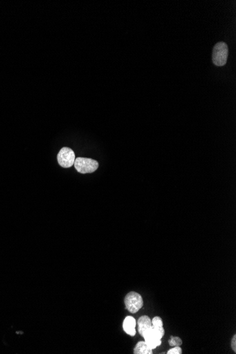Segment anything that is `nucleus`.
I'll list each match as a JSON object with an SVG mask.
<instances>
[{
  "instance_id": "1",
  "label": "nucleus",
  "mask_w": 236,
  "mask_h": 354,
  "mask_svg": "<svg viewBox=\"0 0 236 354\" xmlns=\"http://www.w3.org/2000/svg\"><path fill=\"white\" fill-rule=\"evenodd\" d=\"M228 56V47L226 43L219 42L214 47L212 60L216 66H224Z\"/></svg>"
},
{
  "instance_id": "2",
  "label": "nucleus",
  "mask_w": 236,
  "mask_h": 354,
  "mask_svg": "<svg viewBox=\"0 0 236 354\" xmlns=\"http://www.w3.org/2000/svg\"><path fill=\"white\" fill-rule=\"evenodd\" d=\"M74 166L78 172L86 174L95 172L96 170L99 169V164L96 160L92 158L79 157L76 158Z\"/></svg>"
},
{
  "instance_id": "3",
  "label": "nucleus",
  "mask_w": 236,
  "mask_h": 354,
  "mask_svg": "<svg viewBox=\"0 0 236 354\" xmlns=\"http://www.w3.org/2000/svg\"><path fill=\"white\" fill-rule=\"evenodd\" d=\"M125 304L127 309L132 313H136L143 307V298L137 292H130L125 296Z\"/></svg>"
},
{
  "instance_id": "4",
  "label": "nucleus",
  "mask_w": 236,
  "mask_h": 354,
  "mask_svg": "<svg viewBox=\"0 0 236 354\" xmlns=\"http://www.w3.org/2000/svg\"><path fill=\"white\" fill-rule=\"evenodd\" d=\"M75 154L70 148L64 147L57 154L58 163L63 168H70L75 161Z\"/></svg>"
},
{
  "instance_id": "5",
  "label": "nucleus",
  "mask_w": 236,
  "mask_h": 354,
  "mask_svg": "<svg viewBox=\"0 0 236 354\" xmlns=\"http://www.w3.org/2000/svg\"><path fill=\"white\" fill-rule=\"evenodd\" d=\"M137 324L139 333L142 337L147 331H149L152 328V320L147 315H143V316L139 317Z\"/></svg>"
},
{
  "instance_id": "6",
  "label": "nucleus",
  "mask_w": 236,
  "mask_h": 354,
  "mask_svg": "<svg viewBox=\"0 0 236 354\" xmlns=\"http://www.w3.org/2000/svg\"><path fill=\"white\" fill-rule=\"evenodd\" d=\"M136 320L133 317L128 316L123 322V329L128 335L134 336L136 335Z\"/></svg>"
},
{
  "instance_id": "7",
  "label": "nucleus",
  "mask_w": 236,
  "mask_h": 354,
  "mask_svg": "<svg viewBox=\"0 0 236 354\" xmlns=\"http://www.w3.org/2000/svg\"><path fill=\"white\" fill-rule=\"evenodd\" d=\"M153 350L144 342H139L134 349V354H152Z\"/></svg>"
},
{
  "instance_id": "8",
  "label": "nucleus",
  "mask_w": 236,
  "mask_h": 354,
  "mask_svg": "<svg viewBox=\"0 0 236 354\" xmlns=\"http://www.w3.org/2000/svg\"><path fill=\"white\" fill-rule=\"evenodd\" d=\"M168 344L170 346H181V345L183 344V341L179 337H171V338L168 341Z\"/></svg>"
},
{
  "instance_id": "9",
  "label": "nucleus",
  "mask_w": 236,
  "mask_h": 354,
  "mask_svg": "<svg viewBox=\"0 0 236 354\" xmlns=\"http://www.w3.org/2000/svg\"><path fill=\"white\" fill-rule=\"evenodd\" d=\"M152 323L154 328H163L162 319L160 317H154L153 320H152Z\"/></svg>"
},
{
  "instance_id": "10",
  "label": "nucleus",
  "mask_w": 236,
  "mask_h": 354,
  "mask_svg": "<svg viewBox=\"0 0 236 354\" xmlns=\"http://www.w3.org/2000/svg\"><path fill=\"white\" fill-rule=\"evenodd\" d=\"M183 350L180 346H174V348H171L168 351V354H181Z\"/></svg>"
},
{
  "instance_id": "11",
  "label": "nucleus",
  "mask_w": 236,
  "mask_h": 354,
  "mask_svg": "<svg viewBox=\"0 0 236 354\" xmlns=\"http://www.w3.org/2000/svg\"><path fill=\"white\" fill-rule=\"evenodd\" d=\"M231 346L233 351L236 352V335H234L231 340Z\"/></svg>"
}]
</instances>
